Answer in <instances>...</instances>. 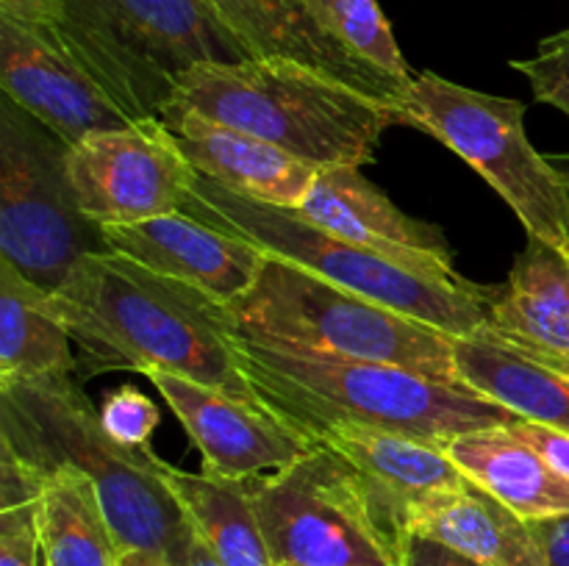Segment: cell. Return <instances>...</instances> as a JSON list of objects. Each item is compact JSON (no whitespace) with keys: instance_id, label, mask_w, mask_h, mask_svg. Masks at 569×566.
Returning a JSON list of instances; mask_svg holds the SVG:
<instances>
[{"instance_id":"cell-29","label":"cell","mask_w":569,"mask_h":566,"mask_svg":"<svg viewBox=\"0 0 569 566\" xmlns=\"http://www.w3.org/2000/svg\"><path fill=\"white\" fill-rule=\"evenodd\" d=\"M0 566H44L39 499L0 511Z\"/></svg>"},{"instance_id":"cell-28","label":"cell","mask_w":569,"mask_h":566,"mask_svg":"<svg viewBox=\"0 0 569 566\" xmlns=\"http://www.w3.org/2000/svg\"><path fill=\"white\" fill-rule=\"evenodd\" d=\"M159 408L133 386H117L100 405V422L117 442L128 447H148L150 433L159 427Z\"/></svg>"},{"instance_id":"cell-14","label":"cell","mask_w":569,"mask_h":566,"mask_svg":"<svg viewBox=\"0 0 569 566\" xmlns=\"http://www.w3.org/2000/svg\"><path fill=\"white\" fill-rule=\"evenodd\" d=\"M103 242L114 253L172 281L189 283L222 305L248 294L267 261L264 250L248 239L233 236L187 211L128 225H103Z\"/></svg>"},{"instance_id":"cell-17","label":"cell","mask_w":569,"mask_h":566,"mask_svg":"<svg viewBox=\"0 0 569 566\" xmlns=\"http://www.w3.org/2000/svg\"><path fill=\"white\" fill-rule=\"evenodd\" d=\"M256 59H289L315 67L398 109L409 83L367 64L317 20L309 0H209Z\"/></svg>"},{"instance_id":"cell-13","label":"cell","mask_w":569,"mask_h":566,"mask_svg":"<svg viewBox=\"0 0 569 566\" xmlns=\"http://www.w3.org/2000/svg\"><path fill=\"white\" fill-rule=\"evenodd\" d=\"M148 377L203 455L206 475L259 483L292 466L315 447L264 405L170 372H150Z\"/></svg>"},{"instance_id":"cell-35","label":"cell","mask_w":569,"mask_h":566,"mask_svg":"<svg viewBox=\"0 0 569 566\" xmlns=\"http://www.w3.org/2000/svg\"><path fill=\"white\" fill-rule=\"evenodd\" d=\"M176 566H220V564H217L214 555L209 553V547L203 544V538L198 536L192 542V547L187 549V555H183Z\"/></svg>"},{"instance_id":"cell-33","label":"cell","mask_w":569,"mask_h":566,"mask_svg":"<svg viewBox=\"0 0 569 566\" xmlns=\"http://www.w3.org/2000/svg\"><path fill=\"white\" fill-rule=\"evenodd\" d=\"M533 536L545 549L548 566H569V514L531 522Z\"/></svg>"},{"instance_id":"cell-12","label":"cell","mask_w":569,"mask_h":566,"mask_svg":"<svg viewBox=\"0 0 569 566\" xmlns=\"http://www.w3.org/2000/svg\"><path fill=\"white\" fill-rule=\"evenodd\" d=\"M0 89L70 148L100 131L128 128L126 114L50 28L0 17Z\"/></svg>"},{"instance_id":"cell-5","label":"cell","mask_w":569,"mask_h":566,"mask_svg":"<svg viewBox=\"0 0 569 566\" xmlns=\"http://www.w3.org/2000/svg\"><path fill=\"white\" fill-rule=\"evenodd\" d=\"M50 31L131 120H161L192 67L256 59L209 0H61Z\"/></svg>"},{"instance_id":"cell-7","label":"cell","mask_w":569,"mask_h":566,"mask_svg":"<svg viewBox=\"0 0 569 566\" xmlns=\"http://www.w3.org/2000/svg\"><path fill=\"white\" fill-rule=\"evenodd\" d=\"M226 311L233 336L267 347L383 361L465 386L456 375L450 333L276 255H267L253 289L228 303Z\"/></svg>"},{"instance_id":"cell-6","label":"cell","mask_w":569,"mask_h":566,"mask_svg":"<svg viewBox=\"0 0 569 566\" xmlns=\"http://www.w3.org/2000/svg\"><path fill=\"white\" fill-rule=\"evenodd\" d=\"M183 211L209 225L248 239L267 255L289 261L348 292L428 322L450 336H470L489 322L498 289L467 277H433L400 261L339 239L306 220L298 209L261 203L198 175Z\"/></svg>"},{"instance_id":"cell-18","label":"cell","mask_w":569,"mask_h":566,"mask_svg":"<svg viewBox=\"0 0 569 566\" xmlns=\"http://www.w3.org/2000/svg\"><path fill=\"white\" fill-rule=\"evenodd\" d=\"M161 120L198 175L261 203L300 209L320 172L264 139L233 131L192 111L170 105Z\"/></svg>"},{"instance_id":"cell-15","label":"cell","mask_w":569,"mask_h":566,"mask_svg":"<svg viewBox=\"0 0 569 566\" xmlns=\"http://www.w3.org/2000/svg\"><path fill=\"white\" fill-rule=\"evenodd\" d=\"M361 166H328L317 172L300 214L328 233L400 261L433 277H461L453 266V250L442 228L400 211Z\"/></svg>"},{"instance_id":"cell-11","label":"cell","mask_w":569,"mask_h":566,"mask_svg":"<svg viewBox=\"0 0 569 566\" xmlns=\"http://www.w3.org/2000/svg\"><path fill=\"white\" fill-rule=\"evenodd\" d=\"M67 175L78 209L103 228L183 211L198 172L164 120H137L67 150Z\"/></svg>"},{"instance_id":"cell-20","label":"cell","mask_w":569,"mask_h":566,"mask_svg":"<svg viewBox=\"0 0 569 566\" xmlns=\"http://www.w3.org/2000/svg\"><path fill=\"white\" fill-rule=\"evenodd\" d=\"M456 375L520 420L569 433V372L506 342L487 325L453 336Z\"/></svg>"},{"instance_id":"cell-37","label":"cell","mask_w":569,"mask_h":566,"mask_svg":"<svg viewBox=\"0 0 569 566\" xmlns=\"http://www.w3.org/2000/svg\"><path fill=\"white\" fill-rule=\"evenodd\" d=\"M548 159L550 164L561 172V178L569 183V153H556V155H548Z\"/></svg>"},{"instance_id":"cell-8","label":"cell","mask_w":569,"mask_h":566,"mask_svg":"<svg viewBox=\"0 0 569 566\" xmlns=\"http://www.w3.org/2000/svg\"><path fill=\"white\" fill-rule=\"evenodd\" d=\"M398 114L400 122L420 128L465 159L511 205L528 236L569 259V183L528 142L520 100L420 72L406 87Z\"/></svg>"},{"instance_id":"cell-4","label":"cell","mask_w":569,"mask_h":566,"mask_svg":"<svg viewBox=\"0 0 569 566\" xmlns=\"http://www.w3.org/2000/svg\"><path fill=\"white\" fill-rule=\"evenodd\" d=\"M170 105L264 139L317 170L372 164L383 131L400 122L389 103L289 59L198 64Z\"/></svg>"},{"instance_id":"cell-30","label":"cell","mask_w":569,"mask_h":566,"mask_svg":"<svg viewBox=\"0 0 569 566\" xmlns=\"http://www.w3.org/2000/svg\"><path fill=\"white\" fill-rule=\"evenodd\" d=\"M44 492V475L28 464L9 442L0 438V511L37 503Z\"/></svg>"},{"instance_id":"cell-10","label":"cell","mask_w":569,"mask_h":566,"mask_svg":"<svg viewBox=\"0 0 569 566\" xmlns=\"http://www.w3.org/2000/svg\"><path fill=\"white\" fill-rule=\"evenodd\" d=\"M248 486L276 566H398L359 475L326 444Z\"/></svg>"},{"instance_id":"cell-34","label":"cell","mask_w":569,"mask_h":566,"mask_svg":"<svg viewBox=\"0 0 569 566\" xmlns=\"http://www.w3.org/2000/svg\"><path fill=\"white\" fill-rule=\"evenodd\" d=\"M61 14V0H0V17L33 28H53Z\"/></svg>"},{"instance_id":"cell-16","label":"cell","mask_w":569,"mask_h":566,"mask_svg":"<svg viewBox=\"0 0 569 566\" xmlns=\"http://www.w3.org/2000/svg\"><path fill=\"white\" fill-rule=\"evenodd\" d=\"M315 444H326L353 466L372 516L395 549L406 536V514L411 505L467 477L445 444L406 433L345 425L317 433Z\"/></svg>"},{"instance_id":"cell-23","label":"cell","mask_w":569,"mask_h":566,"mask_svg":"<svg viewBox=\"0 0 569 566\" xmlns=\"http://www.w3.org/2000/svg\"><path fill=\"white\" fill-rule=\"evenodd\" d=\"M72 338L39 289L0 259V386L72 372Z\"/></svg>"},{"instance_id":"cell-24","label":"cell","mask_w":569,"mask_h":566,"mask_svg":"<svg viewBox=\"0 0 569 566\" xmlns=\"http://www.w3.org/2000/svg\"><path fill=\"white\" fill-rule=\"evenodd\" d=\"M164 477L220 566H276L244 481L183 472L164 461Z\"/></svg>"},{"instance_id":"cell-25","label":"cell","mask_w":569,"mask_h":566,"mask_svg":"<svg viewBox=\"0 0 569 566\" xmlns=\"http://www.w3.org/2000/svg\"><path fill=\"white\" fill-rule=\"evenodd\" d=\"M44 566H120L117 544L98 488L78 469L61 466L44 475L39 497Z\"/></svg>"},{"instance_id":"cell-31","label":"cell","mask_w":569,"mask_h":566,"mask_svg":"<svg viewBox=\"0 0 569 566\" xmlns=\"http://www.w3.org/2000/svg\"><path fill=\"white\" fill-rule=\"evenodd\" d=\"M398 566H483L433 538L406 533L398 547Z\"/></svg>"},{"instance_id":"cell-27","label":"cell","mask_w":569,"mask_h":566,"mask_svg":"<svg viewBox=\"0 0 569 566\" xmlns=\"http://www.w3.org/2000/svg\"><path fill=\"white\" fill-rule=\"evenodd\" d=\"M511 67L531 81L539 103L556 105L569 117V28L542 39L533 59L511 61Z\"/></svg>"},{"instance_id":"cell-1","label":"cell","mask_w":569,"mask_h":566,"mask_svg":"<svg viewBox=\"0 0 569 566\" xmlns=\"http://www.w3.org/2000/svg\"><path fill=\"white\" fill-rule=\"evenodd\" d=\"M50 309L83 350V375L170 372L259 403L239 366L226 305L128 255L106 250L76 264Z\"/></svg>"},{"instance_id":"cell-21","label":"cell","mask_w":569,"mask_h":566,"mask_svg":"<svg viewBox=\"0 0 569 566\" xmlns=\"http://www.w3.org/2000/svg\"><path fill=\"white\" fill-rule=\"evenodd\" d=\"M489 331L539 355L569 358V259L528 236L489 309Z\"/></svg>"},{"instance_id":"cell-22","label":"cell","mask_w":569,"mask_h":566,"mask_svg":"<svg viewBox=\"0 0 569 566\" xmlns=\"http://www.w3.org/2000/svg\"><path fill=\"white\" fill-rule=\"evenodd\" d=\"M445 449L470 481L526 522L569 514V477L511 425L465 433L450 438Z\"/></svg>"},{"instance_id":"cell-36","label":"cell","mask_w":569,"mask_h":566,"mask_svg":"<svg viewBox=\"0 0 569 566\" xmlns=\"http://www.w3.org/2000/svg\"><path fill=\"white\" fill-rule=\"evenodd\" d=\"M120 566H172L170 560L159 558V555H150V553H122Z\"/></svg>"},{"instance_id":"cell-26","label":"cell","mask_w":569,"mask_h":566,"mask_svg":"<svg viewBox=\"0 0 569 566\" xmlns=\"http://www.w3.org/2000/svg\"><path fill=\"white\" fill-rule=\"evenodd\" d=\"M309 3L322 28L350 53L403 83L415 78L376 0H309Z\"/></svg>"},{"instance_id":"cell-3","label":"cell","mask_w":569,"mask_h":566,"mask_svg":"<svg viewBox=\"0 0 569 566\" xmlns=\"http://www.w3.org/2000/svg\"><path fill=\"white\" fill-rule=\"evenodd\" d=\"M0 438L42 475L70 466L98 488L122 553H150L172 566L198 538L194 522L150 447L117 442L72 372L0 386Z\"/></svg>"},{"instance_id":"cell-2","label":"cell","mask_w":569,"mask_h":566,"mask_svg":"<svg viewBox=\"0 0 569 566\" xmlns=\"http://www.w3.org/2000/svg\"><path fill=\"white\" fill-rule=\"evenodd\" d=\"M237 355L259 403L315 444L328 427H372L448 444L520 416L470 386L383 361L298 353L239 338Z\"/></svg>"},{"instance_id":"cell-19","label":"cell","mask_w":569,"mask_h":566,"mask_svg":"<svg viewBox=\"0 0 569 566\" xmlns=\"http://www.w3.org/2000/svg\"><path fill=\"white\" fill-rule=\"evenodd\" d=\"M406 533L433 538L483 566H548L531 522L470 477L411 505Z\"/></svg>"},{"instance_id":"cell-32","label":"cell","mask_w":569,"mask_h":566,"mask_svg":"<svg viewBox=\"0 0 569 566\" xmlns=\"http://www.w3.org/2000/svg\"><path fill=\"white\" fill-rule=\"evenodd\" d=\"M511 431L520 438H526L531 447H537L561 475L569 477V433L556 431V427L537 425V422L528 420H517L515 425H511Z\"/></svg>"},{"instance_id":"cell-9","label":"cell","mask_w":569,"mask_h":566,"mask_svg":"<svg viewBox=\"0 0 569 566\" xmlns=\"http://www.w3.org/2000/svg\"><path fill=\"white\" fill-rule=\"evenodd\" d=\"M70 144L3 94L0 103V259L44 292H56L78 261L106 253L103 228L78 209Z\"/></svg>"},{"instance_id":"cell-38","label":"cell","mask_w":569,"mask_h":566,"mask_svg":"<svg viewBox=\"0 0 569 566\" xmlns=\"http://www.w3.org/2000/svg\"><path fill=\"white\" fill-rule=\"evenodd\" d=\"M526 353H528V350H526ZM531 355H537V358L548 361V364H556V366H561V370L569 372V358H559V355H539V353H531Z\"/></svg>"}]
</instances>
